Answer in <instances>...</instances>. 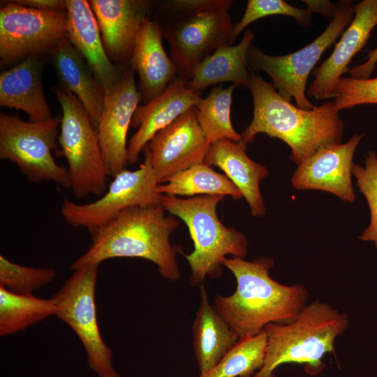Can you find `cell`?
I'll list each match as a JSON object with an SVG mask.
<instances>
[{
  "mask_svg": "<svg viewBox=\"0 0 377 377\" xmlns=\"http://www.w3.org/2000/svg\"><path fill=\"white\" fill-rule=\"evenodd\" d=\"M267 348L265 331L239 338L221 360L199 377H252L263 366Z\"/></svg>",
  "mask_w": 377,
  "mask_h": 377,
  "instance_id": "f1b7e54d",
  "label": "cell"
},
{
  "mask_svg": "<svg viewBox=\"0 0 377 377\" xmlns=\"http://www.w3.org/2000/svg\"><path fill=\"white\" fill-rule=\"evenodd\" d=\"M231 0H170L158 3L154 21L169 43L179 77L188 81L220 47L232 45Z\"/></svg>",
  "mask_w": 377,
  "mask_h": 377,
  "instance_id": "277c9868",
  "label": "cell"
},
{
  "mask_svg": "<svg viewBox=\"0 0 377 377\" xmlns=\"http://www.w3.org/2000/svg\"><path fill=\"white\" fill-rule=\"evenodd\" d=\"M272 15L293 17L302 26L311 24V13L307 9L294 7L283 0H249L240 20L233 25L231 43L252 22Z\"/></svg>",
  "mask_w": 377,
  "mask_h": 377,
  "instance_id": "4dcf8cb0",
  "label": "cell"
},
{
  "mask_svg": "<svg viewBox=\"0 0 377 377\" xmlns=\"http://www.w3.org/2000/svg\"><path fill=\"white\" fill-rule=\"evenodd\" d=\"M144 153L145 160L140 168L124 169L114 175L108 190L98 200L86 204L65 200L61 208L65 221L92 232L128 208L161 205L162 195L157 191L159 180L148 151L144 149Z\"/></svg>",
  "mask_w": 377,
  "mask_h": 377,
  "instance_id": "8fae6325",
  "label": "cell"
},
{
  "mask_svg": "<svg viewBox=\"0 0 377 377\" xmlns=\"http://www.w3.org/2000/svg\"><path fill=\"white\" fill-rule=\"evenodd\" d=\"M50 54L59 85L80 100L96 129L103 106L104 87L94 76L84 57L68 38L61 41Z\"/></svg>",
  "mask_w": 377,
  "mask_h": 377,
  "instance_id": "603a6c76",
  "label": "cell"
},
{
  "mask_svg": "<svg viewBox=\"0 0 377 377\" xmlns=\"http://www.w3.org/2000/svg\"><path fill=\"white\" fill-rule=\"evenodd\" d=\"M162 38L156 22L149 17L145 18L138 29L128 62L138 75V89L144 103L161 94L178 76Z\"/></svg>",
  "mask_w": 377,
  "mask_h": 377,
  "instance_id": "d6986e66",
  "label": "cell"
},
{
  "mask_svg": "<svg viewBox=\"0 0 377 377\" xmlns=\"http://www.w3.org/2000/svg\"><path fill=\"white\" fill-rule=\"evenodd\" d=\"M193 323V348L200 374L216 365L239 340L237 334L209 301L205 284Z\"/></svg>",
  "mask_w": 377,
  "mask_h": 377,
  "instance_id": "cb8c5ba5",
  "label": "cell"
},
{
  "mask_svg": "<svg viewBox=\"0 0 377 377\" xmlns=\"http://www.w3.org/2000/svg\"><path fill=\"white\" fill-rule=\"evenodd\" d=\"M105 51L112 62L128 64L138 29L153 3L145 0H90Z\"/></svg>",
  "mask_w": 377,
  "mask_h": 377,
  "instance_id": "e0dca14e",
  "label": "cell"
},
{
  "mask_svg": "<svg viewBox=\"0 0 377 377\" xmlns=\"http://www.w3.org/2000/svg\"><path fill=\"white\" fill-rule=\"evenodd\" d=\"M337 112L364 104H377V77L355 79L342 76L333 91Z\"/></svg>",
  "mask_w": 377,
  "mask_h": 377,
  "instance_id": "d6a6232c",
  "label": "cell"
},
{
  "mask_svg": "<svg viewBox=\"0 0 377 377\" xmlns=\"http://www.w3.org/2000/svg\"><path fill=\"white\" fill-rule=\"evenodd\" d=\"M348 325L346 314L319 300L306 305L289 323L267 324L263 330L267 336L264 364L252 377H275L274 370L287 363L304 364L308 374H318L325 367L322 358L334 353L335 340Z\"/></svg>",
  "mask_w": 377,
  "mask_h": 377,
  "instance_id": "5b68a950",
  "label": "cell"
},
{
  "mask_svg": "<svg viewBox=\"0 0 377 377\" xmlns=\"http://www.w3.org/2000/svg\"><path fill=\"white\" fill-rule=\"evenodd\" d=\"M364 134L345 143L323 146L297 165L290 182L297 190H318L353 202L355 195L351 175L355 151Z\"/></svg>",
  "mask_w": 377,
  "mask_h": 377,
  "instance_id": "9a60e30c",
  "label": "cell"
},
{
  "mask_svg": "<svg viewBox=\"0 0 377 377\" xmlns=\"http://www.w3.org/2000/svg\"><path fill=\"white\" fill-rule=\"evenodd\" d=\"M210 142L202 131L195 108L158 132L144 149L160 184L188 168L204 163Z\"/></svg>",
  "mask_w": 377,
  "mask_h": 377,
  "instance_id": "5bb4252c",
  "label": "cell"
},
{
  "mask_svg": "<svg viewBox=\"0 0 377 377\" xmlns=\"http://www.w3.org/2000/svg\"><path fill=\"white\" fill-rule=\"evenodd\" d=\"M351 1H340L337 11L324 31L299 50L282 56H272L251 45L248 52V66L262 71L272 80L278 93L286 101L294 98L296 105L311 110L313 105L306 96V86L310 73L323 52L344 31L355 15Z\"/></svg>",
  "mask_w": 377,
  "mask_h": 377,
  "instance_id": "ba28073f",
  "label": "cell"
},
{
  "mask_svg": "<svg viewBox=\"0 0 377 377\" xmlns=\"http://www.w3.org/2000/svg\"><path fill=\"white\" fill-rule=\"evenodd\" d=\"M248 145L222 139L210 145L204 163L222 170L237 187L247 202L253 216L266 213L260 191V182L269 175L268 169L250 158L246 153Z\"/></svg>",
  "mask_w": 377,
  "mask_h": 377,
  "instance_id": "44dd1931",
  "label": "cell"
},
{
  "mask_svg": "<svg viewBox=\"0 0 377 377\" xmlns=\"http://www.w3.org/2000/svg\"><path fill=\"white\" fill-rule=\"evenodd\" d=\"M249 89L253 96V116L241 133L242 142L251 143L259 133L280 139L290 147V159L297 165L323 146L341 143L344 123L332 101L311 110L300 108L251 69Z\"/></svg>",
  "mask_w": 377,
  "mask_h": 377,
  "instance_id": "7a4b0ae2",
  "label": "cell"
},
{
  "mask_svg": "<svg viewBox=\"0 0 377 377\" xmlns=\"http://www.w3.org/2000/svg\"><path fill=\"white\" fill-rule=\"evenodd\" d=\"M134 73L128 64L117 82L105 89L103 106L96 128L109 175L113 177L126 169L127 133L133 114L142 101Z\"/></svg>",
  "mask_w": 377,
  "mask_h": 377,
  "instance_id": "4fadbf2b",
  "label": "cell"
},
{
  "mask_svg": "<svg viewBox=\"0 0 377 377\" xmlns=\"http://www.w3.org/2000/svg\"><path fill=\"white\" fill-rule=\"evenodd\" d=\"M61 119L24 121L1 112L0 158L15 163L30 182L53 181L64 188H71L67 170L59 165L52 155Z\"/></svg>",
  "mask_w": 377,
  "mask_h": 377,
  "instance_id": "9c48e42d",
  "label": "cell"
},
{
  "mask_svg": "<svg viewBox=\"0 0 377 377\" xmlns=\"http://www.w3.org/2000/svg\"><path fill=\"white\" fill-rule=\"evenodd\" d=\"M179 225L177 217L165 215L161 205L128 208L108 224L90 232L89 248L69 269L99 265L115 258H140L154 263L164 279L177 281L180 271L170 237Z\"/></svg>",
  "mask_w": 377,
  "mask_h": 377,
  "instance_id": "3957f363",
  "label": "cell"
},
{
  "mask_svg": "<svg viewBox=\"0 0 377 377\" xmlns=\"http://www.w3.org/2000/svg\"><path fill=\"white\" fill-rule=\"evenodd\" d=\"M377 64V47L370 51L367 55V60L360 65L355 66L349 69L350 77L355 79L370 78L371 73Z\"/></svg>",
  "mask_w": 377,
  "mask_h": 377,
  "instance_id": "836d02e7",
  "label": "cell"
},
{
  "mask_svg": "<svg viewBox=\"0 0 377 377\" xmlns=\"http://www.w3.org/2000/svg\"><path fill=\"white\" fill-rule=\"evenodd\" d=\"M41 55L29 57L0 75V105L21 110L29 121L52 118L42 83Z\"/></svg>",
  "mask_w": 377,
  "mask_h": 377,
  "instance_id": "7402d4cb",
  "label": "cell"
},
{
  "mask_svg": "<svg viewBox=\"0 0 377 377\" xmlns=\"http://www.w3.org/2000/svg\"><path fill=\"white\" fill-rule=\"evenodd\" d=\"M223 263L237 287L229 296L216 295L213 306L239 338L256 335L269 323H289L306 305L309 293L303 285L286 286L269 276L272 258H226Z\"/></svg>",
  "mask_w": 377,
  "mask_h": 377,
  "instance_id": "6da1fadb",
  "label": "cell"
},
{
  "mask_svg": "<svg viewBox=\"0 0 377 377\" xmlns=\"http://www.w3.org/2000/svg\"><path fill=\"white\" fill-rule=\"evenodd\" d=\"M236 87L235 84L228 87H214L205 98L200 96L195 104L198 124L210 144L222 139L236 142L242 139L230 119L232 94Z\"/></svg>",
  "mask_w": 377,
  "mask_h": 377,
  "instance_id": "83f0119b",
  "label": "cell"
},
{
  "mask_svg": "<svg viewBox=\"0 0 377 377\" xmlns=\"http://www.w3.org/2000/svg\"><path fill=\"white\" fill-rule=\"evenodd\" d=\"M224 198L220 195L188 198L161 196V205L185 223L193 242V251L185 255L191 268L189 283L192 286L204 284L206 276L219 278L226 256L245 258L248 253L246 235L223 225L218 216L217 207Z\"/></svg>",
  "mask_w": 377,
  "mask_h": 377,
  "instance_id": "8992f818",
  "label": "cell"
},
{
  "mask_svg": "<svg viewBox=\"0 0 377 377\" xmlns=\"http://www.w3.org/2000/svg\"><path fill=\"white\" fill-rule=\"evenodd\" d=\"M52 298L12 293L0 286V336L17 333L55 315Z\"/></svg>",
  "mask_w": 377,
  "mask_h": 377,
  "instance_id": "4316f807",
  "label": "cell"
},
{
  "mask_svg": "<svg viewBox=\"0 0 377 377\" xmlns=\"http://www.w3.org/2000/svg\"><path fill=\"white\" fill-rule=\"evenodd\" d=\"M55 276L56 272L52 268L27 267L0 256V286L12 293L33 295Z\"/></svg>",
  "mask_w": 377,
  "mask_h": 377,
  "instance_id": "f546056e",
  "label": "cell"
},
{
  "mask_svg": "<svg viewBox=\"0 0 377 377\" xmlns=\"http://www.w3.org/2000/svg\"><path fill=\"white\" fill-rule=\"evenodd\" d=\"M254 38L251 30L246 29L237 45L218 48L197 67L187 82L188 87L198 94L209 86L226 82L249 88L250 69L247 56Z\"/></svg>",
  "mask_w": 377,
  "mask_h": 377,
  "instance_id": "d4e9b609",
  "label": "cell"
},
{
  "mask_svg": "<svg viewBox=\"0 0 377 377\" xmlns=\"http://www.w3.org/2000/svg\"><path fill=\"white\" fill-rule=\"evenodd\" d=\"M158 192L170 196L229 195L235 200L242 198L237 187L226 175L214 170L209 165H194L158 184Z\"/></svg>",
  "mask_w": 377,
  "mask_h": 377,
  "instance_id": "484cf974",
  "label": "cell"
},
{
  "mask_svg": "<svg viewBox=\"0 0 377 377\" xmlns=\"http://www.w3.org/2000/svg\"><path fill=\"white\" fill-rule=\"evenodd\" d=\"M66 5L68 40L84 57L104 89L111 87L120 78L128 64H114L109 59L89 1L66 0Z\"/></svg>",
  "mask_w": 377,
  "mask_h": 377,
  "instance_id": "ffe728a7",
  "label": "cell"
},
{
  "mask_svg": "<svg viewBox=\"0 0 377 377\" xmlns=\"http://www.w3.org/2000/svg\"><path fill=\"white\" fill-rule=\"evenodd\" d=\"M353 174L356 184L367 201L371 219L368 227L359 238L363 242H371L377 248V155L369 151L365 157V166L354 164Z\"/></svg>",
  "mask_w": 377,
  "mask_h": 377,
  "instance_id": "1f68e13d",
  "label": "cell"
},
{
  "mask_svg": "<svg viewBox=\"0 0 377 377\" xmlns=\"http://www.w3.org/2000/svg\"><path fill=\"white\" fill-rule=\"evenodd\" d=\"M66 38V11L38 10L13 1H7L0 9L1 65L50 53Z\"/></svg>",
  "mask_w": 377,
  "mask_h": 377,
  "instance_id": "7c38bea8",
  "label": "cell"
},
{
  "mask_svg": "<svg viewBox=\"0 0 377 377\" xmlns=\"http://www.w3.org/2000/svg\"><path fill=\"white\" fill-rule=\"evenodd\" d=\"M15 3L43 10L66 11V0H15Z\"/></svg>",
  "mask_w": 377,
  "mask_h": 377,
  "instance_id": "e575fe53",
  "label": "cell"
},
{
  "mask_svg": "<svg viewBox=\"0 0 377 377\" xmlns=\"http://www.w3.org/2000/svg\"><path fill=\"white\" fill-rule=\"evenodd\" d=\"M307 6V10L312 12L321 13L331 20L334 16L337 11V4H334L329 1H303Z\"/></svg>",
  "mask_w": 377,
  "mask_h": 377,
  "instance_id": "d590c367",
  "label": "cell"
},
{
  "mask_svg": "<svg viewBox=\"0 0 377 377\" xmlns=\"http://www.w3.org/2000/svg\"><path fill=\"white\" fill-rule=\"evenodd\" d=\"M199 97L188 87L187 81L177 76L161 94L139 105L131 122L138 128L128 145V163H135L154 135L193 108Z\"/></svg>",
  "mask_w": 377,
  "mask_h": 377,
  "instance_id": "ac0fdd59",
  "label": "cell"
},
{
  "mask_svg": "<svg viewBox=\"0 0 377 377\" xmlns=\"http://www.w3.org/2000/svg\"><path fill=\"white\" fill-rule=\"evenodd\" d=\"M377 25V0H363L355 6V15L330 57L316 68L306 94L316 99L333 98L339 80L349 71L353 57L365 45Z\"/></svg>",
  "mask_w": 377,
  "mask_h": 377,
  "instance_id": "2e32d148",
  "label": "cell"
},
{
  "mask_svg": "<svg viewBox=\"0 0 377 377\" xmlns=\"http://www.w3.org/2000/svg\"><path fill=\"white\" fill-rule=\"evenodd\" d=\"M98 265L74 269L72 275L52 297L55 315L78 337L87 364L98 377H120L112 364V350L105 343L98 326L95 303Z\"/></svg>",
  "mask_w": 377,
  "mask_h": 377,
  "instance_id": "30bf717a",
  "label": "cell"
},
{
  "mask_svg": "<svg viewBox=\"0 0 377 377\" xmlns=\"http://www.w3.org/2000/svg\"><path fill=\"white\" fill-rule=\"evenodd\" d=\"M53 91L62 110L58 141L68 163L71 189L78 198L101 195L110 175L96 129L72 92L60 85Z\"/></svg>",
  "mask_w": 377,
  "mask_h": 377,
  "instance_id": "52a82bcc",
  "label": "cell"
}]
</instances>
